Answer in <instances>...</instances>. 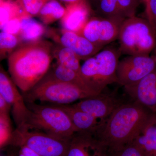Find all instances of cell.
Segmentation results:
<instances>
[{
  "mask_svg": "<svg viewBox=\"0 0 156 156\" xmlns=\"http://www.w3.org/2000/svg\"><path fill=\"white\" fill-rule=\"evenodd\" d=\"M156 122V113L132 100L113 112L94 135L109 150H117L133 142L148 126Z\"/></svg>",
  "mask_w": 156,
  "mask_h": 156,
  "instance_id": "obj_1",
  "label": "cell"
},
{
  "mask_svg": "<svg viewBox=\"0 0 156 156\" xmlns=\"http://www.w3.org/2000/svg\"><path fill=\"white\" fill-rule=\"evenodd\" d=\"M54 44L42 40L23 43L9 56V73L22 93L29 91L50 69Z\"/></svg>",
  "mask_w": 156,
  "mask_h": 156,
  "instance_id": "obj_2",
  "label": "cell"
},
{
  "mask_svg": "<svg viewBox=\"0 0 156 156\" xmlns=\"http://www.w3.org/2000/svg\"><path fill=\"white\" fill-rule=\"evenodd\" d=\"M121 55L119 48L105 47L81 65L82 77L98 94L117 83L116 69Z\"/></svg>",
  "mask_w": 156,
  "mask_h": 156,
  "instance_id": "obj_3",
  "label": "cell"
},
{
  "mask_svg": "<svg viewBox=\"0 0 156 156\" xmlns=\"http://www.w3.org/2000/svg\"><path fill=\"white\" fill-rule=\"evenodd\" d=\"M26 104L30 113L24 126L63 139L70 140L77 132L68 116L56 105Z\"/></svg>",
  "mask_w": 156,
  "mask_h": 156,
  "instance_id": "obj_4",
  "label": "cell"
},
{
  "mask_svg": "<svg viewBox=\"0 0 156 156\" xmlns=\"http://www.w3.org/2000/svg\"><path fill=\"white\" fill-rule=\"evenodd\" d=\"M122 54L149 56L155 48L156 37L147 19L135 16L125 20L118 38Z\"/></svg>",
  "mask_w": 156,
  "mask_h": 156,
  "instance_id": "obj_5",
  "label": "cell"
},
{
  "mask_svg": "<svg viewBox=\"0 0 156 156\" xmlns=\"http://www.w3.org/2000/svg\"><path fill=\"white\" fill-rule=\"evenodd\" d=\"M22 94L26 102L40 101L56 105H69L76 101L95 96L75 85L47 75L30 90Z\"/></svg>",
  "mask_w": 156,
  "mask_h": 156,
  "instance_id": "obj_6",
  "label": "cell"
},
{
  "mask_svg": "<svg viewBox=\"0 0 156 156\" xmlns=\"http://www.w3.org/2000/svg\"><path fill=\"white\" fill-rule=\"evenodd\" d=\"M70 141L23 126L14 129L10 146H26L40 156H66Z\"/></svg>",
  "mask_w": 156,
  "mask_h": 156,
  "instance_id": "obj_7",
  "label": "cell"
},
{
  "mask_svg": "<svg viewBox=\"0 0 156 156\" xmlns=\"http://www.w3.org/2000/svg\"><path fill=\"white\" fill-rule=\"evenodd\" d=\"M156 69V62L149 56H127L117 66V83L126 87L134 85Z\"/></svg>",
  "mask_w": 156,
  "mask_h": 156,
  "instance_id": "obj_8",
  "label": "cell"
},
{
  "mask_svg": "<svg viewBox=\"0 0 156 156\" xmlns=\"http://www.w3.org/2000/svg\"><path fill=\"white\" fill-rule=\"evenodd\" d=\"M123 21L92 16L79 34L93 44L103 49L107 45L118 40L120 26Z\"/></svg>",
  "mask_w": 156,
  "mask_h": 156,
  "instance_id": "obj_9",
  "label": "cell"
},
{
  "mask_svg": "<svg viewBox=\"0 0 156 156\" xmlns=\"http://www.w3.org/2000/svg\"><path fill=\"white\" fill-rule=\"evenodd\" d=\"M18 89L9 73L1 65L0 95L11 105V113L16 128L25 125L30 113L23 95Z\"/></svg>",
  "mask_w": 156,
  "mask_h": 156,
  "instance_id": "obj_10",
  "label": "cell"
},
{
  "mask_svg": "<svg viewBox=\"0 0 156 156\" xmlns=\"http://www.w3.org/2000/svg\"><path fill=\"white\" fill-rule=\"evenodd\" d=\"M46 34L55 44L71 50L81 60H87L102 49L80 34L62 28L49 29Z\"/></svg>",
  "mask_w": 156,
  "mask_h": 156,
  "instance_id": "obj_11",
  "label": "cell"
},
{
  "mask_svg": "<svg viewBox=\"0 0 156 156\" xmlns=\"http://www.w3.org/2000/svg\"><path fill=\"white\" fill-rule=\"evenodd\" d=\"M125 102L119 97L116 89L108 93L101 92L98 95L80 100L72 105L98 119L105 120Z\"/></svg>",
  "mask_w": 156,
  "mask_h": 156,
  "instance_id": "obj_12",
  "label": "cell"
},
{
  "mask_svg": "<svg viewBox=\"0 0 156 156\" xmlns=\"http://www.w3.org/2000/svg\"><path fill=\"white\" fill-rule=\"evenodd\" d=\"M66 156H108V148L94 133L79 131L71 138Z\"/></svg>",
  "mask_w": 156,
  "mask_h": 156,
  "instance_id": "obj_13",
  "label": "cell"
},
{
  "mask_svg": "<svg viewBox=\"0 0 156 156\" xmlns=\"http://www.w3.org/2000/svg\"><path fill=\"white\" fill-rule=\"evenodd\" d=\"M123 88L132 100L156 113V69L136 83Z\"/></svg>",
  "mask_w": 156,
  "mask_h": 156,
  "instance_id": "obj_14",
  "label": "cell"
},
{
  "mask_svg": "<svg viewBox=\"0 0 156 156\" xmlns=\"http://www.w3.org/2000/svg\"><path fill=\"white\" fill-rule=\"evenodd\" d=\"M66 11L60 20L63 29L80 34L94 14L89 1L65 5Z\"/></svg>",
  "mask_w": 156,
  "mask_h": 156,
  "instance_id": "obj_15",
  "label": "cell"
},
{
  "mask_svg": "<svg viewBox=\"0 0 156 156\" xmlns=\"http://www.w3.org/2000/svg\"><path fill=\"white\" fill-rule=\"evenodd\" d=\"M56 105L67 114L77 132L86 131L94 134L105 120L98 119L87 112L76 108L72 105Z\"/></svg>",
  "mask_w": 156,
  "mask_h": 156,
  "instance_id": "obj_16",
  "label": "cell"
},
{
  "mask_svg": "<svg viewBox=\"0 0 156 156\" xmlns=\"http://www.w3.org/2000/svg\"><path fill=\"white\" fill-rule=\"evenodd\" d=\"M47 31L42 23L25 14L21 18V29L18 37L22 43H32L42 40Z\"/></svg>",
  "mask_w": 156,
  "mask_h": 156,
  "instance_id": "obj_17",
  "label": "cell"
},
{
  "mask_svg": "<svg viewBox=\"0 0 156 156\" xmlns=\"http://www.w3.org/2000/svg\"><path fill=\"white\" fill-rule=\"evenodd\" d=\"M47 75L59 81L72 84L94 95H98L88 86L82 76L75 71L56 63L55 66L47 73Z\"/></svg>",
  "mask_w": 156,
  "mask_h": 156,
  "instance_id": "obj_18",
  "label": "cell"
},
{
  "mask_svg": "<svg viewBox=\"0 0 156 156\" xmlns=\"http://www.w3.org/2000/svg\"><path fill=\"white\" fill-rule=\"evenodd\" d=\"M156 122L148 126L132 142L144 156H156Z\"/></svg>",
  "mask_w": 156,
  "mask_h": 156,
  "instance_id": "obj_19",
  "label": "cell"
},
{
  "mask_svg": "<svg viewBox=\"0 0 156 156\" xmlns=\"http://www.w3.org/2000/svg\"><path fill=\"white\" fill-rule=\"evenodd\" d=\"M53 56L56 63L75 71L82 76L81 60L71 50L55 44L53 47Z\"/></svg>",
  "mask_w": 156,
  "mask_h": 156,
  "instance_id": "obj_20",
  "label": "cell"
},
{
  "mask_svg": "<svg viewBox=\"0 0 156 156\" xmlns=\"http://www.w3.org/2000/svg\"><path fill=\"white\" fill-rule=\"evenodd\" d=\"M66 8L57 0H49L44 5L38 14L44 25H49L60 20L65 14Z\"/></svg>",
  "mask_w": 156,
  "mask_h": 156,
  "instance_id": "obj_21",
  "label": "cell"
},
{
  "mask_svg": "<svg viewBox=\"0 0 156 156\" xmlns=\"http://www.w3.org/2000/svg\"><path fill=\"white\" fill-rule=\"evenodd\" d=\"M25 14L15 0H0V28L9 20Z\"/></svg>",
  "mask_w": 156,
  "mask_h": 156,
  "instance_id": "obj_22",
  "label": "cell"
},
{
  "mask_svg": "<svg viewBox=\"0 0 156 156\" xmlns=\"http://www.w3.org/2000/svg\"><path fill=\"white\" fill-rule=\"evenodd\" d=\"M97 16L123 20L120 17L119 0H93Z\"/></svg>",
  "mask_w": 156,
  "mask_h": 156,
  "instance_id": "obj_23",
  "label": "cell"
},
{
  "mask_svg": "<svg viewBox=\"0 0 156 156\" xmlns=\"http://www.w3.org/2000/svg\"><path fill=\"white\" fill-rule=\"evenodd\" d=\"M17 36L1 31L0 33V58L1 61L9 56L21 44Z\"/></svg>",
  "mask_w": 156,
  "mask_h": 156,
  "instance_id": "obj_24",
  "label": "cell"
},
{
  "mask_svg": "<svg viewBox=\"0 0 156 156\" xmlns=\"http://www.w3.org/2000/svg\"><path fill=\"white\" fill-rule=\"evenodd\" d=\"M14 130L12 128L10 113H0V148L10 146Z\"/></svg>",
  "mask_w": 156,
  "mask_h": 156,
  "instance_id": "obj_25",
  "label": "cell"
},
{
  "mask_svg": "<svg viewBox=\"0 0 156 156\" xmlns=\"http://www.w3.org/2000/svg\"><path fill=\"white\" fill-rule=\"evenodd\" d=\"M23 11L31 17L37 16L44 5L49 0H15Z\"/></svg>",
  "mask_w": 156,
  "mask_h": 156,
  "instance_id": "obj_26",
  "label": "cell"
},
{
  "mask_svg": "<svg viewBox=\"0 0 156 156\" xmlns=\"http://www.w3.org/2000/svg\"><path fill=\"white\" fill-rule=\"evenodd\" d=\"M108 156H144L133 143L117 150H108Z\"/></svg>",
  "mask_w": 156,
  "mask_h": 156,
  "instance_id": "obj_27",
  "label": "cell"
},
{
  "mask_svg": "<svg viewBox=\"0 0 156 156\" xmlns=\"http://www.w3.org/2000/svg\"><path fill=\"white\" fill-rule=\"evenodd\" d=\"M23 16L9 20L0 28L1 31L18 36L21 29V18Z\"/></svg>",
  "mask_w": 156,
  "mask_h": 156,
  "instance_id": "obj_28",
  "label": "cell"
},
{
  "mask_svg": "<svg viewBox=\"0 0 156 156\" xmlns=\"http://www.w3.org/2000/svg\"><path fill=\"white\" fill-rule=\"evenodd\" d=\"M146 5L147 19L151 26L156 37V0H148Z\"/></svg>",
  "mask_w": 156,
  "mask_h": 156,
  "instance_id": "obj_29",
  "label": "cell"
},
{
  "mask_svg": "<svg viewBox=\"0 0 156 156\" xmlns=\"http://www.w3.org/2000/svg\"><path fill=\"white\" fill-rule=\"evenodd\" d=\"M17 156H40L32 150L31 149L26 146H21L17 147Z\"/></svg>",
  "mask_w": 156,
  "mask_h": 156,
  "instance_id": "obj_30",
  "label": "cell"
},
{
  "mask_svg": "<svg viewBox=\"0 0 156 156\" xmlns=\"http://www.w3.org/2000/svg\"><path fill=\"white\" fill-rule=\"evenodd\" d=\"M11 106L2 95H0V113H10Z\"/></svg>",
  "mask_w": 156,
  "mask_h": 156,
  "instance_id": "obj_31",
  "label": "cell"
},
{
  "mask_svg": "<svg viewBox=\"0 0 156 156\" xmlns=\"http://www.w3.org/2000/svg\"><path fill=\"white\" fill-rule=\"evenodd\" d=\"M57 1L62 2L65 4V5H66L81 2H85V1H88V0H57Z\"/></svg>",
  "mask_w": 156,
  "mask_h": 156,
  "instance_id": "obj_32",
  "label": "cell"
},
{
  "mask_svg": "<svg viewBox=\"0 0 156 156\" xmlns=\"http://www.w3.org/2000/svg\"><path fill=\"white\" fill-rule=\"evenodd\" d=\"M140 1L145 3L146 5L148 1V0H140Z\"/></svg>",
  "mask_w": 156,
  "mask_h": 156,
  "instance_id": "obj_33",
  "label": "cell"
},
{
  "mask_svg": "<svg viewBox=\"0 0 156 156\" xmlns=\"http://www.w3.org/2000/svg\"><path fill=\"white\" fill-rule=\"evenodd\" d=\"M154 59L155 61L156 62V56H155V58H154Z\"/></svg>",
  "mask_w": 156,
  "mask_h": 156,
  "instance_id": "obj_34",
  "label": "cell"
},
{
  "mask_svg": "<svg viewBox=\"0 0 156 156\" xmlns=\"http://www.w3.org/2000/svg\"></svg>",
  "mask_w": 156,
  "mask_h": 156,
  "instance_id": "obj_35",
  "label": "cell"
},
{
  "mask_svg": "<svg viewBox=\"0 0 156 156\" xmlns=\"http://www.w3.org/2000/svg\"><path fill=\"white\" fill-rule=\"evenodd\" d=\"M88 1H89V0H88Z\"/></svg>",
  "mask_w": 156,
  "mask_h": 156,
  "instance_id": "obj_36",
  "label": "cell"
}]
</instances>
